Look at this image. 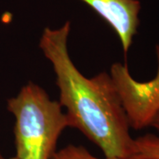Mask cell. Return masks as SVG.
Wrapping results in <instances>:
<instances>
[{"instance_id":"6da1fadb","label":"cell","mask_w":159,"mask_h":159,"mask_svg":"<svg viewBox=\"0 0 159 159\" xmlns=\"http://www.w3.org/2000/svg\"><path fill=\"white\" fill-rule=\"evenodd\" d=\"M70 22L46 28L39 47L51 62L59 89V102L66 109L70 127L77 128L102 150L105 157L133 159L134 139L111 75L100 73L88 78L69 55Z\"/></svg>"},{"instance_id":"7a4b0ae2","label":"cell","mask_w":159,"mask_h":159,"mask_svg":"<svg viewBox=\"0 0 159 159\" xmlns=\"http://www.w3.org/2000/svg\"><path fill=\"white\" fill-rule=\"evenodd\" d=\"M7 110L15 118V157L52 158L58 138L70 127L60 102L51 100L43 88L30 81L7 100Z\"/></svg>"},{"instance_id":"3957f363","label":"cell","mask_w":159,"mask_h":159,"mask_svg":"<svg viewBox=\"0 0 159 159\" xmlns=\"http://www.w3.org/2000/svg\"><path fill=\"white\" fill-rule=\"evenodd\" d=\"M157 74L153 79L139 81L131 75L125 64L114 63L110 75L118 91L130 128L142 130L151 126L159 113V43L156 46Z\"/></svg>"},{"instance_id":"277c9868","label":"cell","mask_w":159,"mask_h":159,"mask_svg":"<svg viewBox=\"0 0 159 159\" xmlns=\"http://www.w3.org/2000/svg\"><path fill=\"white\" fill-rule=\"evenodd\" d=\"M111 26L119 36L124 53L137 34L141 11L139 0H80Z\"/></svg>"},{"instance_id":"5b68a950","label":"cell","mask_w":159,"mask_h":159,"mask_svg":"<svg viewBox=\"0 0 159 159\" xmlns=\"http://www.w3.org/2000/svg\"><path fill=\"white\" fill-rule=\"evenodd\" d=\"M133 159H159V137L146 134L134 139Z\"/></svg>"},{"instance_id":"8992f818","label":"cell","mask_w":159,"mask_h":159,"mask_svg":"<svg viewBox=\"0 0 159 159\" xmlns=\"http://www.w3.org/2000/svg\"><path fill=\"white\" fill-rule=\"evenodd\" d=\"M51 159H119L105 157L98 158L84 148L83 146H76L74 144L67 145L66 147L56 151Z\"/></svg>"},{"instance_id":"52a82bcc","label":"cell","mask_w":159,"mask_h":159,"mask_svg":"<svg viewBox=\"0 0 159 159\" xmlns=\"http://www.w3.org/2000/svg\"><path fill=\"white\" fill-rule=\"evenodd\" d=\"M151 126H153L154 128L157 130V132L158 133V137H159V113L157 115V117H156L155 119H154L153 123H152Z\"/></svg>"},{"instance_id":"ba28073f","label":"cell","mask_w":159,"mask_h":159,"mask_svg":"<svg viewBox=\"0 0 159 159\" xmlns=\"http://www.w3.org/2000/svg\"><path fill=\"white\" fill-rule=\"evenodd\" d=\"M0 159H17L16 157H11V158H6V157H4L3 156H1L0 155Z\"/></svg>"}]
</instances>
